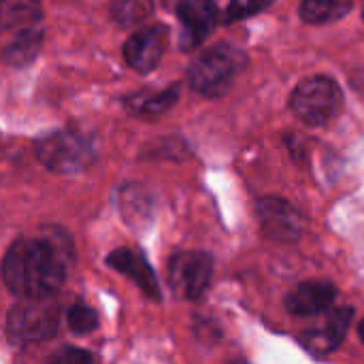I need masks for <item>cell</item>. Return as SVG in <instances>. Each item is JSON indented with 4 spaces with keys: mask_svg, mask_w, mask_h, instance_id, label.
Instances as JSON below:
<instances>
[{
    "mask_svg": "<svg viewBox=\"0 0 364 364\" xmlns=\"http://www.w3.org/2000/svg\"><path fill=\"white\" fill-rule=\"evenodd\" d=\"M60 307L51 296H21L6 318V335L13 343H41L55 335Z\"/></svg>",
    "mask_w": 364,
    "mask_h": 364,
    "instance_id": "2",
    "label": "cell"
},
{
    "mask_svg": "<svg viewBox=\"0 0 364 364\" xmlns=\"http://www.w3.org/2000/svg\"><path fill=\"white\" fill-rule=\"evenodd\" d=\"M275 0H230L226 13H224V21L226 23H235L241 21L245 17H252L264 9H269Z\"/></svg>",
    "mask_w": 364,
    "mask_h": 364,
    "instance_id": "18",
    "label": "cell"
},
{
    "mask_svg": "<svg viewBox=\"0 0 364 364\" xmlns=\"http://www.w3.org/2000/svg\"><path fill=\"white\" fill-rule=\"evenodd\" d=\"M36 156L49 171L70 175L94 162L96 147L87 134L73 128H62L36 143Z\"/></svg>",
    "mask_w": 364,
    "mask_h": 364,
    "instance_id": "5",
    "label": "cell"
},
{
    "mask_svg": "<svg viewBox=\"0 0 364 364\" xmlns=\"http://www.w3.org/2000/svg\"><path fill=\"white\" fill-rule=\"evenodd\" d=\"M68 326L77 335H87V333L96 331L98 316H96L94 309H90L85 305H75V307L68 309Z\"/></svg>",
    "mask_w": 364,
    "mask_h": 364,
    "instance_id": "19",
    "label": "cell"
},
{
    "mask_svg": "<svg viewBox=\"0 0 364 364\" xmlns=\"http://www.w3.org/2000/svg\"><path fill=\"white\" fill-rule=\"evenodd\" d=\"M290 107L294 115L307 126H326L335 119L343 107V94L337 81L324 75H314L303 79L290 98Z\"/></svg>",
    "mask_w": 364,
    "mask_h": 364,
    "instance_id": "4",
    "label": "cell"
},
{
    "mask_svg": "<svg viewBox=\"0 0 364 364\" xmlns=\"http://www.w3.org/2000/svg\"><path fill=\"white\" fill-rule=\"evenodd\" d=\"M154 11V0H113L111 15L119 26H134L147 19Z\"/></svg>",
    "mask_w": 364,
    "mask_h": 364,
    "instance_id": "17",
    "label": "cell"
},
{
    "mask_svg": "<svg viewBox=\"0 0 364 364\" xmlns=\"http://www.w3.org/2000/svg\"><path fill=\"white\" fill-rule=\"evenodd\" d=\"M354 0H303L301 19L311 26H324L339 21L352 11Z\"/></svg>",
    "mask_w": 364,
    "mask_h": 364,
    "instance_id": "14",
    "label": "cell"
},
{
    "mask_svg": "<svg viewBox=\"0 0 364 364\" xmlns=\"http://www.w3.org/2000/svg\"><path fill=\"white\" fill-rule=\"evenodd\" d=\"M245 66V55L230 45H215L203 51L188 68L190 85L203 96H222L230 90Z\"/></svg>",
    "mask_w": 364,
    "mask_h": 364,
    "instance_id": "3",
    "label": "cell"
},
{
    "mask_svg": "<svg viewBox=\"0 0 364 364\" xmlns=\"http://www.w3.org/2000/svg\"><path fill=\"white\" fill-rule=\"evenodd\" d=\"M358 335H360V341L364 343V320L360 322V326H358Z\"/></svg>",
    "mask_w": 364,
    "mask_h": 364,
    "instance_id": "21",
    "label": "cell"
},
{
    "mask_svg": "<svg viewBox=\"0 0 364 364\" xmlns=\"http://www.w3.org/2000/svg\"><path fill=\"white\" fill-rule=\"evenodd\" d=\"M218 4L215 0H183L177 4V17L183 26L181 49L190 51L198 47L218 23Z\"/></svg>",
    "mask_w": 364,
    "mask_h": 364,
    "instance_id": "9",
    "label": "cell"
},
{
    "mask_svg": "<svg viewBox=\"0 0 364 364\" xmlns=\"http://www.w3.org/2000/svg\"><path fill=\"white\" fill-rule=\"evenodd\" d=\"M55 363H64V364H70V363H90L92 360V356L87 354V352H83V350H77V348H68V350H64V352H60L55 358H53Z\"/></svg>",
    "mask_w": 364,
    "mask_h": 364,
    "instance_id": "20",
    "label": "cell"
},
{
    "mask_svg": "<svg viewBox=\"0 0 364 364\" xmlns=\"http://www.w3.org/2000/svg\"><path fill=\"white\" fill-rule=\"evenodd\" d=\"M64 277V250L49 239H19L2 262V279L17 296H51L62 288Z\"/></svg>",
    "mask_w": 364,
    "mask_h": 364,
    "instance_id": "1",
    "label": "cell"
},
{
    "mask_svg": "<svg viewBox=\"0 0 364 364\" xmlns=\"http://www.w3.org/2000/svg\"><path fill=\"white\" fill-rule=\"evenodd\" d=\"M363 17H364V15H363Z\"/></svg>",
    "mask_w": 364,
    "mask_h": 364,
    "instance_id": "23",
    "label": "cell"
},
{
    "mask_svg": "<svg viewBox=\"0 0 364 364\" xmlns=\"http://www.w3.org/2000/svg\"><path fill=\"white\" fill-rule=\"evenodd\" d=\"M109 267H113L115 271H119L122 275L130 277L149 299H160V286L156 279V273L151 271V267L147 264V260L132 250H115L109 258H107Z\"/></svg>",
    "mask_w": 364,
    "mask_h": 364,
    "instance_id": "12",
    "label": "cell"
},
{
    "mask_svg": "<svg viewBox=\"0 0 364 364\" xmlns=\"http://www.w3.org/2000/svg\"><path fill=\"white\" fill-rule=\"evenodd\" d=\"M262 235L275 243H294L305 232L303 213L288 200L277 196H264L256 205Z\"/></svg>",
    "mask_w": 364,
    "mask_h": 364,
    "instance_id": "7",
    "label": "cell"
},
{
    "mask_svg": "<svg viewBox=\"0 0 364 364\" xmlns=\"http://www.w3.org/2000/svg\"><path fill=\"white\" fill-rule=\"evenodd\" d=\"M337 299L331 282H303L286 296V309L299 318H311L328 311Z\"/></svg>",
    "mask_w": 364,
    "mask_h": 364,
    "instance_id": "11",
    "label": "cell"
},
{
    "mask_svg": "<svg viewBox=\"0 0 364 364\" xmlns=\"http://www.w3.org/2000/svg\"><path fill=\"white\" fill-rule=\"evenodd\" d=\"M354 309L352 307H339V309H331V314L322 320V324L309 328L307 333L301 335V343L303 348H307L314 354H331L335 352L350 328Z\"/></svg>",
    "mask_w": 364,
    "mask_h": 364,
    "instance_id": "10",
    "label": "cell"
},
{
    "mask_svg": "<svg viewBox=\"0 0 364 364\" xmlns=\"http://www.w3.org/2000/svg\"><path fill=\"white\" fill-rule=\"evenodd\" d=\"M179 100V85H171L158 94H139V96H132L130 98V109L136 113V115H143V117H156V115H162L166 113L175 102Z\"/></svg>",
    "mask_w": 364,
    "mask_h": 364,
    "instance_id": "16",
    "label": "cell"
},
{
    "mask_svg": "<svg viewBox=\"0 0 364 364\" xmlns=\"http://www.w3.org/2000/svg\"><path fill=\"white\" fill-rule=\"evenodd\" d=\"M177 0H164V4H175Z\"/></svg>",
    "mask_w": 364,
    "mask_h": 364,
    "instance_id": "22",
    "label": "cell"
},
{
    "mask_svg": "<svg viewBox=\"0 0 364 364\" xmlns=\"http://www.w3.org/2000/svg\"><path fill=\"white\" fill-rule=\"evenodd\" d=\"M213 275V260L205 252H179L168 262V284L179 299L198 301Z\"/></svg>",
    "mask_w": 364,
    "mask_h": 364,
    "instance_id": "6",
    "label": "cell"
},
{
    "mask_svg": "<svg viewBox=\"0 0 364 364\" xmlns=\"http://www.w3.org/2000/svg\"><path fill=\"white\" fill-rule=\"evenodd\" d=\"M43 45V30L38 28H28L23 32H19L15 36L13 43H9L2 51H0V60L11 64V66H23V64H30L38 49Z\"/></svg>",
    "mask_w": 364,
    "mask_h": 364,
    "instance_id": "13",
    "label": "cell"
},
{
    "mask_svg": "<svg viewBox=\"0 0 364 364\" xmlns=\"http://www.w3.org/2000/svg\"><path fill=\"white\" fill-rule=\"evenodd\" d=\"M43 15L38 0H0V30L34 26Z\"/></svg>",
    "mask_w": 364,
    "mask_h": 364,
    "instance_id": "15",
    "label": "cell"
},
{
    "mask_svg": "<svg viewBox=\"0 0 364 364\" xmlns=\"http://www.w3.org/2000/svg\"><path fill=\"white\" fill-rule=\"evenodd\" d=\"M168 45V28L162 23L136 30L124 45V58L130 68L139 73L154 70Z\"/></svg>",
    "mask_w": 364,
    "mask_h": 364,
    "instance_id": "8",
    "label": "cell"
}]
</instances>
